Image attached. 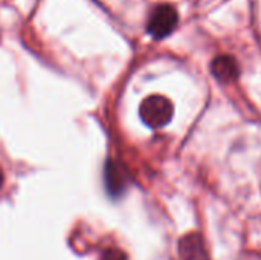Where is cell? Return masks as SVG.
Masks as SVG:
<instances>
[{"instance_id": "1", "label": "cell", "mask_w": 261, "mask_h": 260, "mask_svg": "<svg viewBox=\"0 0 261 260\" xmlns=\"http://www.w3.org/2000/svg\"><path fill=\"white\" fill-rule=\"evenodd\" d=\"M174 107L173 103L162 95L147 97L139 107V116L151 129L165 127L173 120Z\"/></svg>"}, {"instance_id": "2", "label": "cell", "mask_w": 261, "mask_h": 260, "mask_svg": "<svg viewBox=\"0 0 261 260\" xmlns=\"http://www.w3.org/2000/svg\"><path fill=\"white\" fill-rule=\"evenodd\" d=\"M179 15L177 11L167 3L158 5L150 12L148 21H147V32L154 40H162L168 37L177 26Z\"/></svg>"}, {"instance_id": "3", "label": "cell", "mask_w": 261, "mask_h": 260, "mask_svg": "<svg viewBox=\"0 0 261 260\" xmlns=\"http://www.w3.org/2000/svg\"><path fill=\"white\" fill-rule=\"evenodd\" d=\"M104 182L110 196L118 198L124 193L128 184V175L125 169L113 159H109L104 167Z\"/></svg>"}, {"instance_id": "4", "label": "cell", "mask_w": 261, "mask_h": 260, "mask_svg": "<svg viewBox=\"0 0 261 260\" xmlns=\"http://www.w3.org/2000/svg\"><path fill=\"white\" fill-rule=\"evenodd\" d=\"M211 72L223 84L234 83L240 77V67L234 57L231 55H219L211 63Z\"/></svg>"}, {"instance_id": "5", "label": "cell", "mask_w": 261, "mask_h": 260, "mask_svg": "<svg viewBox=\"0 0 261 260\" xmlns=\"http://www.w3.org/2000/svg\"><path fill=\"white\" fill-rule=\"evenodd\" d=\"M180 260H208L205 242L200 234L191 233L180 239L179 242Z\"/></svg>"}, {"instance_id": "6", "label": "cell", "mask_w": 261, "mask_h": 260, "mask_svg": "<svg viewBox=\"0 0 261 260\" xmlns=\"http://www.w3.org/2000/svg\"><path fill=\"white\" fill-rule=\"evenodd\" d=\"M102 260H125V256L121 254L119 251H107Z\"/></svg>"}]
</instances>
